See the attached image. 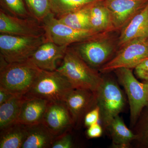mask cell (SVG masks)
Wrapping results in <instances>:
<instances>
[{
  "label": "cell",
  "mask_w": 148,
  "mask_h": 148,
  "mask_svg": "<svg viewBox=\"0 0 148 148\" xmlns=\"http://www.w3.org/2000/svg\"><path fill=\"white\" fill-rule=\"evenodd\" d=\"M56 71L64 75L74 88L96 92L103 81V76L86 63L73 47H69L62 65Z\"/></svg>",
  "instance_id": "cell-1"
},
{
  "label": "cell",
  "mask_w": 148,
  "mask_h": 148,
  "mask_svg": "<svg viewBox=\"0 0 148 148\" xmlns=\"http://www.w3.org/2000/svg\"><path fill=\"white\" fill-rule=\"evenodd\" d=\"M42 70L29 59L8 63L1 56L0 87L15 95H24L31 89Z\"/></svg>",
  "instance_id": "cell-2"
},
{
  "label": "cell",
  "mask_w": 148,
  "mask_h": 148,
  "mask_svg": "<svg viewBox=\"0 0 148 148\" xmlns=\"http://www.w3.org/2000/svg\"><path fill=\"white\" fill-rule=\"evenodd\" d=\"M112 32L101 33L89 39L76 43L73 47L89 66L99 71L114 57L118 50V37Z\"/></svg>",
  "instance_id": "cell-3"
},
{
  "label": "cell",
  "mask_w": 148,
  "mask_h": 148,
  "mask_svg": "<svg viewBox=\"0 0 148 148\" xmlns=\"http://www.w3.org/2000/svg\"><path fill=\"white\" fill-rule=\"evenodd\" d=\"M106 75L103 76V83L96 94L100 120L103 128L106 130L112 121L123 110L126 101L118 81Z\"/></svg>",
  "instance_id": "cell-4"
},
{
  "label": "cell",
  "mask_w": 148,
  "mask_h": 148,
  "mask_svg": "<svg viewBox=\"0 0 148 148\" xmlns=\"http://www.w3.org/2000/svg\"><path fill=\"white\" fill-rule=\"evenodd\" d=\"M74 89L69 80L58 71L42 70L25 96L42 98L49 102L64 101Z\"/></svg>",
  "instance_id": "cell-5"
},
{
  "label": "cell",
  "mask_w": 148,
  "mask_h": 148,
  "mask_svg": "<svg viewBox=\"0 0 148 148\" xmlns=\"http://www.w3.org/2000/svg\"><path fill=\"white\" fill-rule=\"evenodd\" d=\"M119 83L127 95L130 110V126L134 127L144 108L148 105V84L139 82L131 69L120 68L114 71Z\"/></svg>",
  "instance_id": "cell-6"
},
{
  "label": "cell",
  "mask_w": 148,
  "mask_h": 148,
  "mask_svg": "<svg viewBox=\"0 0 148 148\" xmlns=\"http://www.w3.org/2000/svg\"><path fill=\"white\" fill-rule=\"evenodd\" d=\"M47 41L45 35L34 37L1 34V56L8 63L26 61Z\"/></svg>",
  "instance_id": "cell-7"
},
{
  "label": "cell",
  "mask_w": 148,
  "mask_h": 148,
  "mask_svg": "<svg viewBox=\"0 0 148 148\" xmlns=\"http://www.w3.org/2000/svg\"><path fill=\"white\" fill-rule=\"evenodd\" d=\"M42 24L47 40L60 46H70L103 33L92 30L74 29L59 21L51 12L44 18Z\"/></svg>",
  "instance_id": "cell-8"
},
{
  "label": "cell",
  "mask_w": 148,
  "mask_h": 148,
  "mask_svg": "<svg viewBox=\"0 0 148 148\" xmlns=\"http://www.w3.org/2000/svg\"><path fill=\"white\" fill-rule=\"evenodd\" d=\"M148 59V37L135 39L119 49L113 57L99 69L101 74L109 73L120 68L135 69Z\"/></svg>",
  "instance_id": "cell-9"
},
{
  "label": "cell",
  "mask_w": 148,
  "mask_h": 148,
  "mask_svg": "<svg viewBox=\"0 0 148 148\" xmlns=\"http://www.w3.org/2000/svg\"><path fill=\"white\" fill-rule=\"evenodd\" d=\"M0 33L36 37L44 35L45 33L42 23L34 18L13 16L1 8Z\"/></svg>",
  "instance_id": "cell-10"
},
{
  "label": "cell",
  "mask_w": 148,
  "mask_h": 148,
  "mask_svg": "<svg viewBox=\"0 0 148 148\" xmlns=\"http://www.w3.org/2000/svg\"><path fill=\"white\" fill-rule=\"evenodd\" d=\"M64 102L71 115L74 126L77 127L86 114L97 106L96 92L88 89L74 88Z\"/></svg>",
  "instance_id": "cell-11"
},
{
  "label": "cell",
  "mask_w": 148,
  "mask_h": 148,
  "mask_svg": "<svg viewBox=\"0 0 148 148\" xmlns=\"http://www.w3.org/2000/svg\"><path fill=\"white\" fill-rule=\"evenodd\" d=\"M42 123L55 137L74 126L71 115L64 101L49 102Z\"/></svg>",
  "instance_id": "cell-12"
},
{
  "label": "cell",
  "mask_w": 148,
  "mask_h": 148,
  "mask_svg": "<svg viewBox=\"0 0 148 148\" xmlns=\"http://www.w3.org/2000/svg\"><path fill=\"white\" fill-rule=\"evenodd\" d=\"M113 18L116 31H120L130 18L148 3V0H104Z\"/></svg>",
  "instance_id": "cell-13"
},
{
  "label": "cell",
  "mask_w": 148,
  "mask_h": 148,
  "mask_svg": "<svg viewBox=\"0 0 148 148\" xmlns=\"http://www.w3.org/2000/svg\"><path fill=\"white\" fill-rule=\"evenodd\" d=\"M69 47L47 41L40 46L29 59L41 70L56 71V61L64 58Z\"/></svg>",
  "instance_id": "cell-14"
},
{
  "label": "cell",
  "mask_w": 148,
  "mask_h": 148,
  "mask_svg": "<svg viewBox=\"0 0 148 148\" xmlns=\"http://www.w3.org/2000/svg\"><path fill=\"white\" fill-rule=\"evenodd\" d=\"M118 48L132 40L148 37V3L135 14L120 30Z\"/></svg>",
  "instance_id": "cell-15"
},
{
  "label": "cell",
  "mask_w": 148,
  "mask_h": 148,
  "mask_svg": "<svg viewBox=\"0 0 148 148\" xmlns=\"http://www.w3.org/2000/svg\"><path fill=\"white\" fill-rule=\"evenodd\" d=\"M25 97L16 122L27 125L41 123L49 102L42 98Z\"/></svg>",
  "instance_id": "cell-16"
},
{
  "label": "cell",
  "mask_w": 148,
  "mask_h": 148,
  "mask_svg": "<svg viewBox=\"0 0 148 148\" xmlns=\"http://www.w3.org/2000/svg\"><path fill=\"white\" fill-rule=\"evenodd\" d=\"M90 22L91 29L96 32L105 33L116 31L112 13L104 0L97 1L91 4Z\"/></svg>",
  "instance_id": "cell-17"
},
{
  "label": "cell",
  "mask_w": 148,
  "mask_h": 148,
  "mask_svg": "<svg viewBox=\"0 0 148 148\" xmlns=\"http://www.w3.org/2000/svg\"><path fill=\"white\" fill-rule=\"evenodd\" d=\"M106 130L110 135L113 148L130 147L131 143L137 138L136 134L127 127L119 115L112 121Z\"/></svg>",
  "instance_id": "cell-18"
},
{
  "label": "cell",
  "mask_w": 148,
  "mask_h": 148,
  "mask_svg": "<svg viewBox=\"0 0 148 148\" xmlns=\"http://www.w3.org/2000/svg\"><path fill=\"white\" fill-rule=\"evenodd\" d=\"M55 138L42 123L27 125V137L21 148H51Z\"/></svg>",
  "instance_id": "cell-19"
},
{
  "label": "cell",
  "mask_w": 148,
  "mask_h": 148,
  "mask_svg": "<svg viewBox=\"0 0 148 148\" xmlns=\"http://www.w3.org/2000/svg\"><path fill=\"white\" fill-rule=\"evenodd\" d=\"M27 135V125L15 122L1 130L0 148H21Z\"/></svg>",
  "instance_id": "cell-20"
},
{
  "label": "cell",
  "mask_w": 148,
  "mask_h": 148,
  "mask_svg": "<svg viewBox=\"0 0 148 148\" xmlns=\"http://www.w3.org/2000/svg\"><path fill=\"white\" fill-rule=\"evenodd\" d=\"M26 97L17 95L0 105V130L16 122Z\"/></svg>",
  "instance_id": "cell-21"
},
{
  "label": "cell",
  "mask_w": 148,
  "mask_h": 148,
  "mask_svg": "<svg viewBox=\"0 0 148 148\" xmlns=\"http://www.w3.org/2000/svg\"><path fill=\"white\" fill-rule=\"evenodd\" d=\"M92 3L57 18L59 21L74 29L92 30L90 25V13Z\"/></svg>",
  "instance_id": "cell-22"
},
{
  "label": "cell",
  "mask_w": 148,
  "mask_h": 148,
  "mask_svg": "<svg viewBox=\"0 0 148 148\" xmlns=\"http://www.w3.org/2000/svg\"><path fill=\"white\" fill-rule=\"evenodd\" d=\"M51 10L56 17L84 7L100 0H50Z\"/></svg>",
  "instance_id": "cell-23"
},
{
  "label": "cell",
  "mask_w": 148,
  "mask_h": 148,
  "mask_svg": "<svg viewBox=\"0 0 148 148\" xmlns=\"http://www.w3.org/2000/svg\"><path fill=\"white\" fill-rule=\"evenodd\" d=\"M134 127L137 147L148 148V105L143 109Z\"/></svg>",
  "instance_id": "cell-24"
},
{
  "label": "cell",
  "mask_w": 148,
  "mask_h": 148,
  "mask_svg": "<svg viewBox=\"0 0 148 148\" xmlns=\"http://www.w3.org/2000/svg\"><path fill=\"white\" fill-rule=\"evenodd\" d=\"M32 18L42 23L51 13L50 0H24Z\"/></svg>",
  "instance_id": "cell-25"
},
{
  "label": "cell",
  "mask_w": 148,
  "mask_h": 148,
  "mask_svg": "<svg viewBox=\"0 0 148 148\" xmlns=\"http://www.w3.org/2000/svg\"><path fill=\"white\" fill-rule=\"evenodd\" d=\"M0 2L1 8L10 14L21 18H32L24 0H1Z\"/></svg>",
  "instance_id": "cell-26"
},
{
  "label": "cell",
  "mask_w": 148,
  "mask_h": 148,
  "mask_svg": "<svg viewBox=\"0 0 148 148\" xmlns=\"http://www.w3.org/2000/svg\"><path fill=\"white\" fill-rule=\"evenodd\" d=\"M73 146L71 135L67 131L55 137L51 148H72Z\"/></svg>",
  "instance_id": "cell-27"
},
{
  "label": "cell",
  "mask_w": 148,
  "mask_h": 148,
  "mask_svg": "<svg viewBox=\"0 0 148 148\" xmlns=\"http://www.w3.org/2000/svg\"><path fill=\"white\" fill-rule=\"evenodd\" d=\"M100 110L98 106L89 111L86 114L84 119L85 126L88 127L97 123L100 120Z\"/></svg>",
  "instance_id": "cell-28"
},
{
  "label": "cell",
  "mask_w": 148,
  "mask_h": 148,
  "mask_svg": "<svg viewBox=\"0 0 148 148\" xmlns=\"http://www.w3.org/2000/svg\"><path fill=\"white\" fill-rule=\"evenodd\" d=\"M134 69L136 77L144 82L148 81V59L138 64Z\"/></svg>",
  "instance_id": "cell-29"
},
{
  "label": "cell",
  "mask_w": 148,
  "mask_h": 148,
  "mask_svg": "<svg viewBox=\"0 0 148 148\" xmlns=\"http://www.w3.org/2000/svg\"><path fill=\"white\" fill-rule=\"evenodd\" d=\"M103 127L98 123L90 125L86 131L87 137L91 139L100 138L103 134Z\"/></svg>",
  "instance_id": "cell-30"
},
{
  "label": "cell",
  "mask_w": 148,
  "mask_h": 148,
  "mask_svg": "<svg viewBox=\"0 0 148 148\" xmlns=\"http://www.w3.org/2000/svg\"><path fill=\"white\" fill-rule=\"evenodd\" d=\"M16 95L4 88L0 87V105Z\"/></svg>",
  "instance_id": "cell-31"
},
{
  "label": "cell",
  "mask_w": 148,
  "mask_h": 148,
  "mask_svg": "<svg viewBox=\"0 0 148 148\" xmlns=\"http://www.w3.org/2000/svg\"><path fill=\"white\" fill-rule=\"evenodd\" d=\"M145 82V83H146L147 84H148V82Z\"/></svg>",
  "instance_id": "cell-32"
}]
</instances>
